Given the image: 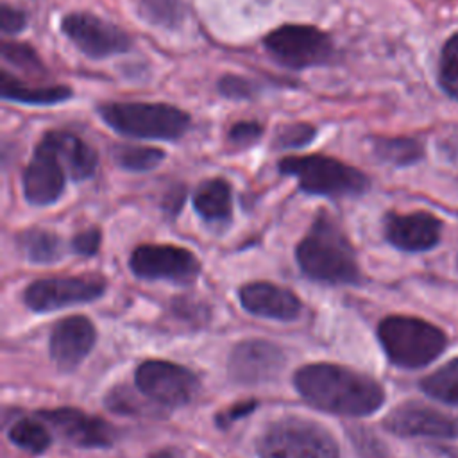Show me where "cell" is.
I'll use <instances>...</instances> for the list:
<instances>
[{"label":"cell","mask_w":458,"mask_h":458,"mask_svg":"<svg viewBox=\"0 0 458 458\" xmlns=\"http://www.w3.org/2000/svg\"><path fill=\"white\" fill-rule=\"evenodd\" d=\"M293 385L310 404L336 415L365 417L385 401L376 379L336 363L304 365L293 374Z\"/></svg>","instance_id":"6da1fadb"},{"label":"cell","mask_w":458,"mask_h":458,"mask_svg":"<svg viewBox=\"0 0 458 458\" xmlns=\"http://www.w3.org/2000/svg\"><path fill=\"white\" fill-rule=\"evenodd\" d=\"M295 258L306 277L324 284H358L361 279L354 249L340 225L326 211H318Z\"/></svg>","instance_id":"7a4b0ae2"},{"label":"cell","mask_w":458,"mask_h":458,"mask_svg":"<svg viewBox=\"0 0 458 458\" xmlns=\"http://www.w3.org/2000/svg\"><path fill=\"white\" fill-rule=\"evenodd\" d=\"M97 114L116 134L136 140L177 141L191 129V114L166 102H102Z\"/></svg>","instance_id":"3957f363"},{"label":"cell","mask_w":458,"mask_h":458,"mask_svg":"<svg viewBox=\"0 0 458 458\" xmlns=\"http://www.w3.org/2000/svg\"><path fill=\"white\" fill-rule=\"evenodd\" d=\"M277 170L295 177L299 190L308 195L360 197L370 188V181L361 170L324 154L286 156L279 159Z\"/></svg>","instance_id":"277c9868"},{"label":"cell","mask_w":458,"mask_h":458,"mask_svg":"<svg viewBox=\"0 0 458 458\" xmlns=\"http://www.w3.org/2000/svg\"><path fill=\"white\" fill-rule=\"evenodd\" d=\"M377 338L386 358L403 369H420L437 360L445 345V333L428 320L390 315L377 326Z\"/></svg>","instance_id":"5b68a950"},{"label":"cell","mask_w":458,"mask_h":458,"mask_svg":"<svg viewBox=\"0 0 458 458\" xmlns=\"http://www.w3.org/2000/svg\"><path fill=\"white\" fill-rule=\"evenodd\" d=\"M261 43L272 61L293 72L327 66L336 59L333 38L308 23L279 25L267 32Z\"/></svg>","instance_id":"8992f818"},{"label":"cell","mask_w":458,"mask_h":458,"mask_svg":"<svg viewBox=\"0 0 458 458\" xmlns=\"http://www.w3.org/2000/svg\"><path fill=\"white\" fill-rule=\"evenodd\" d=\"M256 449L259 458H340L333 435L301 417H284L268 424Z\"/></svg>","instance_id":"52a82bcc"},{"label":"cell","mask_w":458,"mask_h":458,"mask_svg":"<svg viewBox=\"0 0 458 458\" xmlns=\"http://www.w3.org/2000/svg\"><path fill=\"white\" fill-rule=\"evenodd\" d=\"M59 27L66 39L89 59H107L111 55L127 54L134 47L129 32L89 11L66 13Z\"/></svg>","instance_id":"ba28073f"},{"label":"cell","mask_w":458,"mask_h":458,"mask_svg":"<svg viewBox=\"0 0 458 458\" xmlns=\"http://www.w3.org/2000/svg\"><path fill=\"white\" fill-rule=\"evenodd\" d=\"M134 381L145 397L166 408L188 404L199 388L197 376L191 370L165 360H147L140 363Z\"/></svg>","instance_id":"9c48e42d"},{"label":"cell","mask_w":458,"mask_h":458,"mask_svg":"<svg viewBox=\"0 0 458 458\" xmlns=\"http://www.w3.org/2000/svg\"><path fill=\"white\" fill-rule=\"evenodd\" d=\"M129 267L134 276L147 281H170L175 284L193 283L200 263L193 252L177 245L145 243L132 250Z\"/></svg>","instance_id":"30bf717a"},{"label":"cell","mask_w":458,"mask_h":458,"mask_svg":"<svg viewBox=\"0 0 458 458\" xmlns=\"http://www.w3.org/2000/svg\"><path fill=\"white\" fill-rule=\"evenodd\" d=\"M106 292V279L100 276L47 277L25 288L23 301L32 311H55L64 306L91 302Z\"/></svg>","instance_id":"8fae6325"},{"label":"cell","mask_w":458,"mask_h":458,"mask_svg":"<svg viewBox=\"0 0 458 458\" xmlns=\"http://www.w3.org/2000/svg\"><path fill=\"white\" fill-rule=\"evenodd\" d=\"M284 361L286 356L279 345L261 338H249L233 347L227 360V374L238 385H263L281 374Z\"/></svg>","instance_id":"7c38bea8"},{"label":"cell","mask_w":458,"mask_h":458,"mask_svg":"<svg viewBox=\"0 0 458 458\" xmlns=\"http://www.w3.org/2000/svg\"><path fill=\"white\" fill-rule=\"evenodd\" d=\"M66 175L68 172L57 154L43 138H39L32 157L21 174L25 200L32 206H50L57 202L64 191Z\"/></svg>","instance_id":"4fadbf2b"},{"label":"cell","mask_w":458,"mask_h":458,"mask_svg":"<svg viewBox=\"0 0 458 458\" xmlns=\"http://www.w3.org/2000/svg\"><path fill=\"white\" fill-rule=\"evenodd\" d=\"M383 426L397 437L456 438L458 419L420 403H403L383 420Z\"/></svg>","instance_id":"5bb4252c"},{"label":"cell","mask_w":458,"mask_h":458,"mask_svg":"<svg viewBox=\"0 0 458 458\" xmlns=\"http://www.w3.org/2000/svg\"><path fill=\"white\" fill-rule=\"evenodd\" d=\"M385 238L399 250L420 252L440 242L442 222L428 211L388 213L383 222Z\"/></svg>","instance_id":"9a60e30c"},{"label":"cell","mask_w":458,"mask_h":458,"mask_svg":"<svg viewBox=\"0 0 458 458\" xmlns=\"http://www.w3.org/2000/svg\"><path fill=\"white\" fill-rule=\"evenodd\" d=\"M38 415L50 422L59 435H63V438L79 447H109L114 440V431L106 420L77 408L63 406L54 410H39Z\"/></svg>","instance_id":"2e32d148"},{"label":"cell","mask_w":458,"mask_h":458,"mask_svg":"<svg viewBox=\"0 0 458 458\" xmlns=\"http://www.w3.org/2000/svg\"><path fill=\"white\" fill-rule=\"evenodd\" d=\"M97 331L93 322L82 315L61 318L50 333V356L57 369L73 370L93 349Z\"/></svg>","instance_id":"e0dca14e"},{"label":"cell","mask_w":458,"mask_h":458,"mask_svg":"<svg viewBox=\"0 0 458 458\" xmlns=\"http://www.w3.org/2000/svg\"><path fill=\"white\" fill-rule=\"evenodd\" d=\"M238 299L249 313L281 322L295 320L302 311V302L292 290L267 281L243 284L238 292Z\"/></svg>","instance_id":"ac0fdd59"},{"label":"cell","mask_w":458,"mask_h":458,"mask_svg":"<svg viewBox=\"0 0 458 458\" xmlns=\"http://www.w3.org/2000/svg\"><path fill=\"white\" fill-rule=\"evenodd\" d=\"M64 165L73 181L91 179L98 168L97 150L79 134L68 129H50L41 136Z\"/></svg>","instance_id":"d6986e66"},{"label":"cell","mask_w":458,"mask_h":458,"mask_svg":"<svg viewBox=\"0 0 458 458\" xmlns=\"http://www.w3.org/2000/svg\"><path fill=\"white\" fill-rule=\"evenodd\" d=\"M0 97L5 102L23 106H57L68 102L73 97V89L68 84H32L2 68Z\"/></svg>","instance_id":"ffe728a7"},{"label":"cell","mask_w":458,"mask_h":458,"mask_svg":"<svg viewBox=\"0 0 458 458\" xmlns=\"http://www.w3.org/2000/svg\"><path fill=\"white\" fill-rule=\"evenodd\" d=\"M193 208L209 224H227L233 215V190L222 177L202 181L193 193Z\"/></svg>","instance_id":"44dd1931"},{"label":"cell","mask_w":458,"mask_h":458,"mask_svg":"<svg viewBox=\"0 0 458 458\" xmlns=\"http://www.w3.org/2000/svg\"><path fill=\"white\" fill-rule=\"evenodd\" d=\"M374 156L394 166H410L422 159L424 147L420 141L404 136H374L372 138Z\"/></svg>","instance_id":"7402d4cb"},{"label":"cell","mask_w":458,"mask_h":458,"mask_svg":"<svg viewBox=\"0 0 458 458\" xmlns=\"http://www.w3.org/2000/svg\"><path fill=\"white\" fill-rule=\"evenodd\" d=\"M18 242L27 259L32 263H54L64 254L61 238L47 229H29L20 234Z\"/></svg>","instance_id":"603a6c76"},{"label":"cell","mask_w":458,"mask_h":458,"mask_svg":"<svg viewBox=\"0 0 458 458\" xmlns=\"http://www.w3.org/2000/svg\"><path fill=\"white\" fill-rule=\"evenodd\" d=\"M138 14L152 27L177 30L186 20L184 0H138Z\"/></svg>","instance_id":"cb8c5ba5"},{"label":"cell","mask_w":458,"mask_h":458,"mask_svg":"<svg viewBox=\"0 0 458 458\" xmlns=\"http://www.w3.org/2000/svg\"><path fill=\"white\" fill-rule=\"evenodd\" d=\"M166 154L159 147L118 143L113 148V161L127 172H148L165 161Z\"/></svg>","instance_id":"d4e9b609"},{"label":"cell","mask_w":458,"mask_h":458,"mask_svg":"<svg viewBox=\"0 0 458 458\" xmlns=\"http://www.w3.org/2000/svg\"><path fill=\"white\" fill-rule=\"evenodd\" d=\"M420 388L426 395L444 403L458 406V358L449 360L420 381Z\"/></svg>","instance_id":"484cf974"},{"label":"cell","mask_w":458,"mask_h":458,"mask_svg":"<svg viewBox=\"0 0 458 458\" xmlns=\"http://www.w3.org/2000/svg\"><path fill=\"white\" fill-rule=\"evenodd\" d=\"M2 61L11 64L16 70H21L25 73H30L38 79L47 77L48 70L41 59V55L36 52V48L27 41H16V39H4L0 47Z\"/></svg>","instance_id":"4316f807"},{"label":"cell","mask_w":458,"mask_h":458,"mask_svg":"<svg viewBox=\"0 0 458 458\" xmlns=\"http://www.w3.org/2000/svg\"><path fill=\"white\" fill-rule=\"evenodd\" d=\"M9 440L30 453V454H41L45 453L50 444H52V438H50V433L48 429L41 424V422H36V420H29V419H23V420H16L11 429H9Z\"/></svg>","instance_id":"83f0119b"},{"label":"cell","mask_w":458,"mask_h":458,"mask_svg":"<svg viewBox=\"0 0 458 458\" xmlns=\"http://www.w3.org/2000/svg\"><path fill=\"white\" fill-rule=\"evenodd\" d=\"M437 79L445 95L458 100V32H454L440 50Z\"/></svg>","instance_id":"f1b7e54d"},{"label":"cell","mask_w":458,"mask_h":458,"mask_svg":"<svg viewBox=\"0 0 458 458\" xmlns=\"http://www.w3.org/2000/svg\"><path fill=\"white\" fill-rule=\"evenodd\" d=\"M318 136V129L308 122H292L276 129L272 147L276 150L304 148Z\"/></svg>","instance_id":"f546056e"},{"label":"cell","mask_w":458,"mask_h":458,"mask_svg":"<svg viewBox=\"0 0 458 458\" xmlns=\"http://www.w3.org/2000/svg\"><path fill=\"white\" fill-rule=\"evenodd\" d=\"M261 84L254 79H249L245 75L238 73H224L216 81V91L220 97L233 100V102H243V100H254L259 91Z\"/></svg>","instance_id":"4dcf8cb0"},{"label":"cell","mask_w":458,"mask_h":458,"mask_svg":"<svg viewBox=\"0 0 458 458\" xmlns=\"http://www.w3.org/2000/svg\"><path fill=\"white\" fill-rule=\"evenodd\" d=\"M263 134L265 127L258 120H238L227 129V143L236 148H249L256 145Z\"/></svg>","instance_id":"1f68e13d"},{"label":"cell","mask_w":458,"mask_h":458,"mask_svg":"<svg viewBox=\"0 0 458 458\" xmlns=\"http://www.w3.org/2000/svg\"><path fill=\"white\" fill-rule=\"evenodd\" d=\"M106 404L111 411H116L122 415H136L145 410V406L136 399V395L125 386H116L109 390L106 397Z\"/></svg>","instance_id":"d6a6232c"},{"label":"cell","mask_w":458,"mask_h":458,"mask_svg":"<svg viewBox=\"0 0 458 458\" xmlns=\"http://www.w3.org/2000/svg\"><path fill=\"white\" fill-rule=\"evenodd\" d=\"M29 16L23 9L14 7L7 2L0 4V29L5 36H16L27 29Z\"/></svg>","instance_id":"836d02e7"},{"label":"cell","mask_w":458,"mask_h":458,"mask_svg":"<svg viewBox=\"0 0 458 458\" xmlns=\"http://www.w3.org/2000/svg\"><path fill=\"white\" fill-rule=\"evenodd\" d=\"M100 242H102V233L97 227H89L73 236L72 249L79 256H95L98 252Z\"/></svg>","instance_id":"e575fe53"},{"label":"cell","mask_w":458,"mask_h":458,"mask_svg":"<svg viewBox=\"0 0 458 458\" xmlns=\"http://www.w3.org/2000/svg\"><path fill=\"white\" fill-rule=\"evenodd\" d=\"M254 408H256V401L236 403V404L229 406L227 410L220 411V413L215 417V422H216V426H220V428H227V426H231L234 420H238V419H242V417L252 413Z\"/></svg>","instance_id":"d590c367"},{"label":"cell","mask_w":458,"mask_h":458,"mask_svg":"<svg viewBox=\"0 0 458 458\" xmlns=\"http://www.w3.org/2000/svg\"><path fill=\"white\" fill-rule=\"evenodd\" d=\"M184 195H186V190H184L182 184L172 186V188L166 191V195H165V202H163L165 209L170 211L172 215H175V213L181 209L182 202H184Z\"/></svg>","instance_id":"8d00e7d4"},{"label":"cell","mask_w":458,"mask_h":458,"mask_svg":"<svg viewBox=\"0 0 458 458\" xmlns=\"http://www.w3.org/2000/svg\"><path fill=\"white\" fill-rule=\"evenodd\" d=\"M152 458H172V454H168V453H157V454H154Z\"/></svg>","instance_id":"74e56055"}]
</instances>
